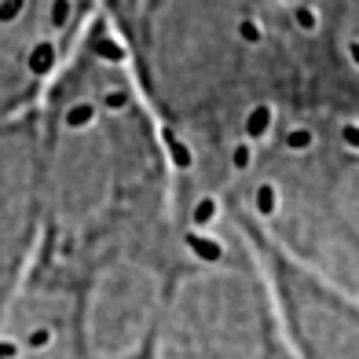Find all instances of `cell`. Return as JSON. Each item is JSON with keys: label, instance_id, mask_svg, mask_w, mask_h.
I'll use <instances>...</instances> for the list:
<instances>
[{"label": "cell", "instance_id": "1", "mask_svg": "<svg viewBox=\"0 0 359 359\" xmlns=\"http://www.w3.org/2000/svg\"><path fill=\"white\" fill-rule=\"evenodd\" d=\"M110 19L191 187L217 194L235 154L286 114H312L286 0H118Z\"/></svg>", "mask_w": 359, "mask_h": 359}, {"label": "cell", "instance_id": "2", "mask_svg": "<svg viewBox=\"0 0 359 359\" xmlns=\"http://www.w3.org/2000/svg\"><path fill=\"white\" fill-rule=\"evenodd\" d=\"M41 165V257L95 238L143 235L180 217L165 125L133 70L110 11L34 110Z\"/></svg>", "mask_w": 359, "mask_h": 359}, {"label": "cell", "instance_id": "3", "mask_svg": "<svg viewBox=\"0 0 359 359\" xmlns=\"http://www.w3.org/2000/svg\"><path fill=\"white\" fill-rule=\"evenodd\" d=\"M257 246L359 304V121L286 114L217 184Z\"/></svg>", "mask_w": 359, "mask_h": 359}, {"label": "cell", "instance_id": "4", "mask_svg": "<svg viewBox=\"0 0 359 359\" xmlns=\"http://www.w3.org/2000/svg\"><path fill=\"white\" fill-rule=\"evenodd\" d=\"M107 0H0V125L29 118Z\"/></svg>", "mask_w": 359, "mask_h": 359}, {"label": "cell", "instance_id": "5", "mask_svg": "<svg viewBox=\"0 0 359 359\" xmlns=\"http://www.w3.org/2000/svg\"><path fill=\"white\" fill-rule=\"evenodd\" d=\"M286 22L308 110L359 121V0H286Z\"/></svg>", "mask_w": 359, "mask_h": 359}, {"label": "cell", "instance_id": "6", "mask_svg": "<svg viewBox=\"0 0 359 359\" xmlns=\"http://www.w3.org/2000/svg\"><path fill=\"white\" fill-rule=\"evenodd\" d=\"M114 4H118V0H107V11H110V8H114Z\"/></svg>", "mask_w": 359, "mask_h": 359}]
</instances>
